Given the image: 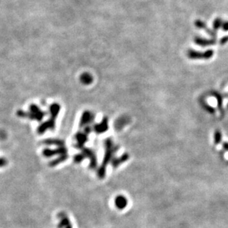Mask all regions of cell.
I'll return each mask as SVG.
<instances>
[{
    "label": "cell",
    "instance_id": "6da1fadb",
    "mask_svg": "<svg viewBox=\"0 0 228 228\" xmlns=\"http://www.w3.org/2000/svg\"><path fill=\"white\" fill-rule=\"evenodd\" d=\"M115 150L116 148L113 147L112 142H111V140H107L106 142V153H105L104 161L102 163V165H101L98 171H97V176L100 179L104 178L105 175H106V168L107 166V164L112 159L113 154H114Z\"/></svg>",
    "mask_w": 228,
    "mask_h": 228
},
{
    "label": "cell",
    "instance_id": "7a4b0ae2",
    "mask_svg": "<svg viewBox=\"0 0 228 228\" xmlns=\"http://www.w3.org/2000/svg\"><path fill=\"white\" fill-rule=\"evenodd\" d=\"M57 154H67V149L64 146H61L56 149H44L43 151V155L46 157H50L52 156H55Z\"/></svg>",
    "mask_w": 228,
    "mask_h": 228
},
{
    "label": "cell",
    "instance_id": "3957f363",
    "mask_svg": "<svg viewBox=\"0 0 228 228\" xmlns=\"http://www.w3.org/2000/svg\"><path fill=\"white\" fill-rule=\"evenodd\" d=\"M82 155L83 157H88L90 159V168H95L97 166V158L95 153L89 149H83L82 151Z\"/></svg>",
    "mask_w": 228,
    "mask_h": 228
},
{
    "label": "cell",
    "instance_id": "277c9868",
    "mask_svg": "<svg viewBox=\"0 0 228 228\" xmlns=\"http://www.w3.org/2000/svg\"><path fill=\"white\" fill-rule=\"evenodd\" d=\"M114 204H115L116 207L118 209H123V208H126V204H127V200L124 196H118L115 198Z\"/></svg>",
    "mask_w": 228,
    "mask_h": 228
},
{
    "label": "cell",
    "instance_id": "5b68a950",
    "mask_svg": "<svg viewBox=\"0 0 228 228\" xmlns=\"http://www.w3.org/2000/svg\"><path fill=\"white\" fill-rule=\"evenodd\" d=\"M67 158H68V155L67 154L61 155L59 157H58V158L54 159V160H52V161L50 162V166H51V167L56 166V165H58V164H60V163H63L64 161H65L66 159H67Z\"/></svg>",
    "mask_w": 228,
    "mask_h": 228
},
{
    "label": "cell",
    "instance_id": "8992f818",
    "mask_svg": "<svg viewBox=\"0 0 228 228\" xmlns=\"http://www.w3.org/2000/svg\"><path fill=\"white\" fill-rule=\"evenodd\" d=\"M44 143L46 144H50V145H59L60 147L61 146H64V142L61 141V140H46L44 142Z\"/></svg>",
    "mask_w": 228,
    "mask_h": 228
},
{
    "label": "cell",
    "instance_id": "52a82bcc",
    "mask_svg": "<svg viewBox=\"0 0 228 228\" xmlns=\"http://www.w3.org/2000/svg\"><path fill=\"white\" fill-rule=\"evenodd\" d=\"M126 159H127V157H126V155H124V156H123V157L120 159H114V160H112V165L114 168H116L117 166H118V165H120V163H123V162H124Z\"/></svg>",
    "mask_w": 228,
    "mask_h": 228
},
{
    "label": "cell",
    "instance_id": "ba28073f",
    "mask_svg": "<svg viewBox=\"0 0 228 228\" xmlns=\"http://www.w3.org/2000/svg\"><path fill=\"white\" fill-rule=\"evenodd\" d=\"M7 161L6 159L2 158V157H0V168L4 167L7 165Z\"/></svg>",
    "mask_w": 228,
    "mask_h": 228
},
{
    "label": "cell",
    "instance_id": "9c48e42d",
    "mask_svg": "<svg viewBox=\"0 0 228 228\" xmlns=\"http://www.w3.org/2000/svg\"><path fill=\"white\" fill-rule=\"evenodd\" d=\"M65 228H72V225H71V224H70V225H69L68 226H67V227H66Z\"/></svg>",
    "mask_w": 228,
    "mask_h": 228
}]
</instances>
